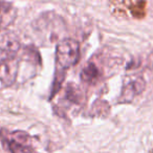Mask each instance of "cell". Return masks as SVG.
<instances>
[{"mask_svg":"<svg viewBox=\"0 0 153 153\" xmlns=\"http://www.w3.org/2000/svg\"><path fill=\"white\" fill-rule=\"evenodd\" d=\"M57 63L61 68H69L79 61L80 45L74 39L66 38L61 40L56 49Z\"/></svg>","mask_w":153,"mask_h":153,"instance_id":"1","label":"cell"},{"mask_svg":"<svg viewBox=\"0 0 153 153\" xmlns=\"http://www.w3.org/2000/svg\"><path fill=\"white\" fill-rule=\"evenodd\" d=\"M18 66L19 62L13 56L0 61V81L4 85L11 86L15 83L18 74Z\"/></svg>","mask_w":153,"mask_h":153,"instance_id":"2","label":"cell"},{"mask_svg":"<svg viewBox=\"0 0 153 153\" xmlns=\"http://www.w3.org/2000/svg\"><path fill=\"white\" fill-rule=\"evenodd\" d=\"M7 147L11 153H32L33 151L30 144V136L23 131L11 133L10 138L7 140Z\"/></svg>","mask_w":153,"mask_h":153,"instance_id":"3","label":"cell"},{"mask_svg":"<svg viewBox=\"0 0 153 153\" xmlns=\"http://www.w3.org/2000/svg\"><path fill=\"white\" fill-rule=\"evenodd\" d=\"M145 88H146V81L144 80V78H142V76L133 78L123 86L121 97H120V102H131L136 96H138L144 91Z\"/></svg>","mask_w":153,"mask_h":153,"instance_id":"4","label":"cell"},{"mask_svg":"<svg viewBox=\"0 0 153 153\" xmlns=\"http://www.w3.org/2000/svg\"><path fill=\"white\" fill-rule=\"evenodd\" d=\"M20 48V41L18 37L12 32H0V51L15 53Z\"/></svg>","mask_w":153,"mask_h":153,"instance_id":"5","label":"cell"},{"mask_svg":"<svg viewBox=\"0 0 153 153\" xmlns=\"http://www.w3.org/2000/svg\"><path fill=\"white\" fill-rule=\"evenodd\" d=\"M99 76V68L94 63H87L84 66L83 70L81 71V79L82 81L86 83H92Z\"/></svg>","mask_w":153,"mask_h":153,"instance_id":"6","label":"cell"},{"mask_svg":"<svg viewBox=\"0 0 153 153\" xmlns=\"http://www.w3.org/2000/svg\"><path fill=\"white\" fill-rule=\"evenodd\" d=\"M66 98L70 101V102L74 103H79L80 99H81V94H80V90L76 87L69 85L66 90Z\"/></svg>","mask_w":153,"mask_h":153,"instance_id":"7","label":"cell"},{"mask_svg":"<svg viewBox=\"0 0 153 153\" xmlns=\"http://www.w3.org/2000/svg\"><path fill=\"white\" fill-rule=\"evenodd\" d=\"M0 24H1V21H0Z\"/></svg>","mask_w":153,"mask_h":153,"instance_id":"8","label":"cell"}]
</instances>
